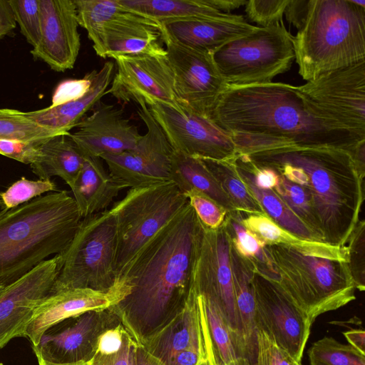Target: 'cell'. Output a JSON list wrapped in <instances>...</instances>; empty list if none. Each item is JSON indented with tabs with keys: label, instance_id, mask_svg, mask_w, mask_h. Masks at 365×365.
<instances>
[{
	"label": "cell",
	"instance_id": "obj_56",
	"mask_svg": "<svg viewBox=\"0 0 365 365\" xmlns=\"http://www.w3.org/2000/svg\"><path fill=\"white\" fill-rule=\"evenodd\" d=\"M298 365H302V363L299 364Z\"/></svg>",
	"mask_w": 365,
	"mask_h": 365
},
{
	"label": "cell",
	"instance_id": "obj_29",
	"mask_svg": "<svg viewBox=\"0 0 365 365\" xmlns=\"http://www.w3.org/2000/svg\"><path fill=\"white\" fill-rule=\"evenodd\" d=\"M171 181L184 193L190 190L210 197L228 214L237 215L232 204L200 158L173 152Z\"/></svg>",
	"mask_w": 365,
	"mask_h": 365
},
{
	"label": "cell",
	"instance_id": "obj_13",
	"mask_svg": "<svg viewBox=\"0 0 365 365\" xmlns=\"http://www.w3.org/2000/svg\"><path fill=\"white\" fill-rule=\"evenodd\" d=\"M252 269L257 330L265 332L297 362L301 363L312 324L274 282L257 273L253 267Z\"/></svg>",
	"mask_w": 365,
	"mask_h": 365
},
{
	"label": "cell",
	"instance_id": "obj_42",
	"mask_svg": "<svg viewBox=\"0 0 365 365\" xmlns=\"http://www.w3.org/2000/svg\"><path fill=\"white\" fill-rule=\"evenodd\" d=\"M287 351L279 347L265 332L257 331V347L253 365H298Z\"/></svg>",
	"mask_w": 365,
	"mask_h": 365
},
{
	"label": "cell",
	"instance_id": "obj_14",
	"mask_svg": "<svg viewBox=\"0 0 365 365\" xmlns=\"http://www.w3.org/2000/svg\"><path fill=\"white\" fill-rule=\"evenodd\" d=\"M113 59L116 73L107 93L125 103L133 101L148 106L157 101L184 113L175 94L173 74L166 56L122 55Z\"/></svg>",
	"mask_w": 365,
	"mask_h": 365
},
{
	"label": "cell",
	"instance_id": "obj_3",
	"mask_svg": "<svg viewBox=\"0 0 365 365\" xmlns=\"http://www.w3.org/2000/svg\"><path fill=\"white\" fill-rule=\"evenodd\" d=\"M255 165L283 163L301 168L324 241L345 246L359 223L363 177L351 152L331 146L277 143L245 154Z\"/></svg>",
	"mask_w": 365,
	"mask_h": 365
},
{
	"label": "cell",
	"instance_id": "obj_7",
	"mask_svg": "<svg viewBox=\"0 0 365 365\" xmlns=\"http://www.w3.org/2000/svg\"><path fill=\"white\" fill-rule=\"evenodd\" d=\"M115 242L112 207L82 218L71 243L58 254L61 269L50 294L76 288L110 289L116 282Z\"/></svg>",
	"mask_w": 365,
	"mask_h": 365
},
{
	"label": "cell",
	"instance_id": "obj_46",
	"mask_svg": "<svg viewBox=\"0 0 365 365\" xmlns=\"http://www.w3.org/2000/svg\"><path fill=\"white\" fill-rule=\"evenodd\" d=\"M137 346L138 343L126 331L119 351L108 356L94 354L90 361L93 365H135Z\"/></svg>",
	"mask_w": 365,
	"mask_h": 365
},
{
	"label": "cell",
	"instance_id": "obj_9",
	"mask_svg": "<svg viewBox=\"0 0 365 365\" xmlns=\"http://www.w3.org/2000/svg\"><path fill=\"white\" fill-rule=\"evenodd\" d=\"M292 37L283 23L256 26L217 49L212 58L227 85L269 83L290 69L294 59Z\"/></svg>",
	"mask_w": 365,
	"mask_h": 365
},
{
	"label": "cell",
	"instance_id": "obj_54",
	"mask_svg": "<svg viewBox=\"0 0 365 365\" xmlns=\"http://www.w3.org/2000/svg\"><path fill=\"white\" fill-rule=\"evenodd\" d=\"M4 286H2V285H0V294L1 292L3 291V289H4Z\"/></svg>",
	"mask_w": 365,
	"mask_h": 365
},
{
	"label": "cell",
	"instance_id": "obj_48",
	"mask_svg": "<svg viewBox=\"0 0 365 365\" xmlns=\"http://www.w3.org/2000/svg\"><path fill=\"white\" fill-rule=\"evenodd\" d=\"M311 0H289L284 14L287 21L297 30L302 29L307 19Z\"/></svg>",
	"mask_w": 365,
	"mask_h": 365
},
{
	"label": "cell",
	"instance_id": "obj_25",
	"mask_svg": "<svg viewBox=\"0 0 365 365\" xmlns=\"http://www.w3.org/2000/svg\"><path fill=\"white\" fill-rule=\"evenodd\" d=\"M114 63L108 61L97 71L88 91L78 99L41 110L26 112V116L38 124L61 135H67L85 115L107 94L114 75Z\"/></svg>",
	"mask_w": 365,
	"mask_h": 365
},
{
	"label": "cell",
	"instance_id": "obj_43",
	"mask_svg": "<svg viewBox=\"0 0 365 365\" xmlns=\"http://www.w3.org/2000/svg\"><path fill=\"white\" fill-rule=\"evenodd\" d=\"M348 242L347 247L350 267L355 282L356 288L360 291L364 290V262L360 259V256H364V222H359Z\"/></svg>",
	"mask_w": 365,
	"mask_h": 365
},
{
	"label": "cell",
	"instance_id": "obj_34",
	"mask_svg": "<svg viewBox=\"0 0 365 365\" xmlns=\"http://www.w3.org/2000/svg\"><path fill=\"white\" fill-rule=\"evenodd\" d=\"M310 365H365V355L349 344L324 336L308 351Z\"/></svg>",
	"mask_w": 365,
	"mask_h": 365
},
{
	"label": "cell",
	"instance_id": "obj_50",
	"mask_svg": "<svg viewBox=\"0 0 365 365\" xmlns=\"http://www.w3.org/2000/svg\"><path fill=\"white\" fill-rule=\"evenodd\" d=\"M343 334L349 345L365 355V331L363 329H351Z\"/></svg>",
	"mask_w": 365,
	"mask_h": 365
},
{
	"label": "cell",
	"instance_id": "obj_23",
	"mask_svg": "<svg viewBox=\"0 0 365 365\" xmlns=\"http://www.w3.org/2000/svg\"><path fill=\"white\" fill-rule=\"evenodd\" d=\"M160 23V34L187 47L211 53L256 28L247 23L242 15L237 14L220 19H195Z\"/></svg>",
	"mask_w": 365,
	"mask_h": 365
},
{
	"label": "cell",
	"instance_id": "obj_1",
	"mask_svg": "<svg viewBox=\"0 0 365 365\" xmlns=\"http://www.w3.org/2000/svg\"><path fill=\"white\" fill-rule=\"evenodd\" d=\"M202 232L188 202L142 247L118 279L127 284L128 293L110 309L138 344L185 303Z\"/></svg>",
	"mask_w": 365,
	"mask_h": 365
},
{
	"label": "cell",
	"instance_id": "obj_4",
	"mask_svg": "<svg viewBox=\"0 0 365 365\" xmlns=\"http://www.w3.org/2000/svg\"><path fill=\"white\" fill-rule=\"evenodd\" d=\"M267 264L254 268L274 282L308 317L315 319L356 299L347 247L304 240L264 247Z\"/></svg>",
	"mask_w": 365,
	"mask_h": 365
},
{
	"label": "cell",
	"instance_id": "obj_38",
	"mask_svg": "<svg viewBox=\"0 0 365 365\" xmlns=\"http://www.w3.org/2000/svg\"><path fill=\"white\" fill-rule=\"evenodd\" d=\"M50 191H56V185L52 180H32L23 177L0 192L1 205L3 210H9Z\"/></svg>",
	"mask_w": 365,
	"mask_h": 365
},
{
	"label": "cell",
	"instance_id": "obj_37",
	"mask_svg": "<svg viewBox=\"0 0 365 365\" xmlns=\"http://www.w3.org/2000/svg\"><path fill=\"white\" fill-rule=\"evenodd\" d=\"M241 224L250 230L264 245H292L306 239L287 231L266 214H238Z\"/></svg>",
	"mask_w": 365,
	"mask_h": 365
},
{
	"label": "cell",
	"instance_id": "obj_19",
	"mask_svg": "<svg viewBox=\"0 0 365 365\" xmlns=\"http://www.w3.org/2000/svg\"><path fill=\"white\" fill-rule=\"evenodd\" d=\"M128 292L124 281L118 279L106 292L76 288L51 293L35 308L26 337L32 346H37L43 334L58 323L87 312L108 309L120 302Z\"/></svg>",
	"mask_w": 365,
	"mask_h": 365
},
{
	"label": "cell",
	"instance_id": "obj_51",
	"mask_svg": "<svg viewBox=\"0 0 365 365\" xmlns=\"http://www.w3.org/2000/svg\"><path fill=\"white\" fill-rule=\"evenodd\" d=\"M213 6L226 14H230V11L245 6L246 0H210Z\"/></svg>",
	"mask_w": 365,
	"mask_h": 365
},
{
	"label": "cell",
	"instance_id": "obj_31",
	"mask_svg": "<svg viewBox=\"0 0 365 365\" xmlns=\"http://www.w3.org/2000/svg\"><path fill=\"white\" fill-rule=\"evenodd\" d=\"M200 159L217 181L237 213L265 214L240 177L233 157L224 160Z\"/></svg>",
	"mask_w": 365,
	"mask_h": 365
},
{
	"label": "cell",
	"instance_id": "obj_24",
	"mask_svg": "<svg viewBox=\"0 0 365 365\" xmlns=\"http://www.w3.org/2000/svg\"><path fill=\"white\" fill-rule=\"evenodd\" d=\"M128 185L113 176L99 157L84 156L82 168L71 187L82 218L108 210Z\"/></svg>",
	"mask_w": 365,
	"mask_h": 365
},
{
	"label": "cell",
	"instance_id": "obj_30",
	"mask_svg": "<svg viewBox=\"0 0 365 365\" xmlns=\"http://www.w3.org/2000/svg\"><path fill=\"white\" fill-rule=\"evenodd\" d=\"M233 161L240 177L269 217L278 225L299 237L321 241L314 232L288 207L274 190H262L255 185L248 172L237 159L236 155L233 157Z\"/></svg>",
	"mask_w": 365,
	"mask_h": 365
},
{
	"label": "cell",
	"instance_id": "obj_33",
	"mask_svg": "<svg viewBox=\"0 0 365 365\" xmlns=\"http://www.w3.org/2000/svg\"><path fill=\"white\" fill-rule=\"evenodd\" d=\"M58 133L43 127L26 116V112L0 108V139L41 145Z\"/></svg>",
	"mask_w": 365,
	"mask_h": 365
},
{
	"label": "cell",
	"instance_id": "obj_22",
	"mask_svg": "<svg viewBox=\"0 0 365 365\" xmlns=\"http://www.w3.org/2000/svg\"><path fill=\"white\" fill-rule=\"evenodd\" d=\"M114 316L110 308L87 312L61 331L45 333L38 346L32 348L53 363L88 361L95 354L99 335L110 327L109 321Z\"/></svg>",
	"mask_w": 365,
	"mask_h": 365
},
{
	"label": "cell",
	"instance_id": "obj_15",
	"mask_svg": "<svg viewBox=\"0 0 365 365\" xmlns=\"http://www.w3.org/2000/svg\"><path fill=\"white\" fill-rule=\"evenodd\" d=\"M148 107L175 151L217 160L237 154L232 135L210 119L179 112L157 101Z\"/></svg>",
	"mask_w": 365,
	"mask_h": 365
},
{
	"label": "cell",
	"instance_id": "obj_2",
	"mask_svg": "<svg viewBox=\"0 0 365 365\" xmlns=\"http://www.w3.org/2000/svg\"><path fill=\"white\" fill-rule=\"evenodd\" d=\"M208 119L231 135L352 152L365 138L320 116L299 87L282 82L226 85Z\"/></svg>",
	"mask_w": 365,
	"mask_h": 365
},
{
	"label": "cell",
	"instance_id": "obj_32",
	"mask_svg": "<svg viewBox=\"0 0 365 365\" xmlns=\"http://www.w3.org/2000/svg\"><path fill=\"white\" fill-rule=\"evenodd\" d=\"M199 294L216 365H226L237 357H242L237 335L220 307L207 296Z\"/></svg>",
	"mask_w": 365,
	"mask_h": 365
},
{
	"label": "cell",
	"instance_id": "obj_16",
	"mask_svg": "<svg viewBox=\"0 0 365 365\" xmlns=\"http://www.w3.org/2000/svg\"><path fill=\"white\" fill-rule=\"evenodd\" d=\"M60 269L56 255L4 287L0 294V349L14 338L26 337L33 312L50 294Z\"/></svg>",
	"mask_w": 365,
	"mask_h": 365
},
{
	"label": "cell",
	"instance_id": "obj_45",
	"mask_svg": "<svg viewBox=\"0 0 365 365\" xmlns=\"http://www.w3.org/2000/svg\"><path fill=\"white\" fill-rule=\"evenodd\" d=\"M40 145L32 143L0 139V154L22 163L31 165L41 156Z\"/></svg>",
	"mask_w": 365,
	"mask_h": 365
},
{
	"label": "cell",
	"instance_id": "obj_36",
	"mask_svg": "<svg viewBox=\"0 0 365 365\" xmlns=\"http://www.w3.org/2000/svg\"><path fill=\"white\" fill-rule=\"evenodd\" d=\"M237 215L227 214L225 221L234 250L240 257L250 261L255 267H265L267 262L264 245L241 224Z\"/></svg>",
	"mask_w": 365,
	"mask_h": 365
},
{
	"label": "cell",
	"instance_id": "obj_53",
	"mask_svg": "<svg viewBox=\"0 0 365 365\" xmlns=\"http://www.w3.org/2000/svg\"><path fill=\"white\" fill-rule=\"evenodd\" d=\"M226 365H253L247 358L237 357Z\"/></svg>",
	"mask_w": 365,
	"mask_h": 365
},
{
	"label": "cell",
	"instance_id": "obj_26",
	"mask_svg": "<svg viewBox=\"0 0 365 365\" xmlns=\"http://www.w3.org/2000/svg\"><path fill=\"white\" fill-rule=\"evenodd\" d=\"M232 287L235 299L237 335L242 356L252 364L257 347L255 301L252 288L251 263L231 249Z\"/></svg>",
	"mask_w": 365,
	"mask_h": 365
},
{
	"label": "cell",
	"instance_id": "obj_27",
	"mask_svg": "<svg viewBox=\"0 0 365 365\" xmlns=\"http://www.w3.org/2000/svg\"><path fill=\"white\" fill-rule=\"evenodd\" d=\"M41 156L31 168L41 180L58 176L71 187L82 168L84 156L67 135L54 136L40 145Z\"/></svg>",
	"mask_w": 365,
	"mask_h": 365
},
{
	"label": "cell",
	"instance_id": "obj_6",
	"mask_svg": "<svg viewBox=\"0 0 365 365\" xmlns=\"http://www.w3.org/2000/svg\"><path fill=\"white\" fill-rule=\"evenodd\" d=\"M292 43L299 74L307 81L365 61V8L352 0H311Z\"/></svg>",
	"mask_w": 365,
	"mask_h": 365
},
{
	"label": "cell",
	"instance_id": "obj_47",
	"mask_svg": "<svg viewBox=\"0 0 365 365\" xmlns=\"http://www.w3.org/2000/svg\"><path fill=\"white\" fill-rule=\"evenodd\" d=\"M125 332L120 323L104 330L98 338L95 354L108 356L119 351L123 345Z\"/></svg>",
	"mask_w": 365,
	"mask_h": 365
},
{
	"label": "cell",
	"instance_id": "obj_49",
	"mask_svg": "<svg viewBox=\"0 0 365 365\" xmlns=\"http://www.w3.org/2000/svg\"><path fill=\"white\" fill-rule=\"evenodd\" d=\"M16 22L9 0H0V39L9 34Z\"/></svg>",
	"mask_w": 365,
	"mask_h": 365
},
{
	"label": "cell",
	"instance_id": "obj_21",
	"mask_svg": "<svg viewBox=\"0 0 365 365\" xmlns=\"http://www.w3.org/2000/svg\"><path fill=\"white\" fill-rule=\"evenodd\" d=\"M69 136L83 156L118 154L135 147L142 135L123 109L99 101Z\"/></svg>",
	"mask_w": 365,
	"mask_h": 365
},
{
	"label": "cell",
	"instance_id": "obj_35",
	"mask_svg": "<svg viewBox=\"0 0 365 365\" xmlns=\"http://www.w3.org/2000/svg\"><path fill=\"white\" fill-rule=\"evenodd\" d=\"M274 189L288 207L314 232L321 241L324 242L308 192L281 175H279V181Z\"/></svg>",
	"mask_w": 365,
	"mask_h": 365
},
{
	"label": "cell",
	"instance_id": "obj_12",
	"mask_svg": "<svg viewBox=\"0 0 365 365\" xmlns=\"http://www.w3.org/2000/svg\"><path fill=\"white\" fill-rule=\"evenodd\" d=\"M138 116L147 128L135 147L118 154L101 158L109 172L129 187H145L171 181V161L174 152L148 107L141 105Z\"/></svg>",
	"mask_w": 365,
	"mask_h": 365
},
{
	"label": "cell",
	"instance_id": "obj_41",
	"mask_svg": "<svg viewBox=\"0 0 365 365\" xmlns=\"http://www.w3.org/2000/svg\"><path fill=\"white\" fill-rule=\"evenodd\" d=\"M289 0H249L245 6L247 18L258 27H268L282 23Z\"/></svg>",
	"mask_w": 365,
	"mask_h": 365
},
{
	"label": "cell",
	"instance_id": "obj_39",
	"mask_svg": "<svg viewBox=\"0 0 365 365\" xmlns=\"http://www.w3.org/2000/svg\"><path fill=\"white\" fill-rule=\"evenodd\" d=\"M21 33L34 48L41 38L39 0H9Z\"/></svg>",
	"mask_w": 365,
	"mask_h": 365
},
{
	"label": "cell",
	"instance_id": "obj_17",
	"mask_svg": "<svg viewBox=\"0 0 365 365\" xmlns=\"http://www.w3.org/2000/svg\"><path fill=\"white\" fill-rule=\"evenodd\" d=\"M231 249L232 241L225 222L215 230L203 226L194 271V284L199 292L210 297L220 307L239 342L232 287Z\"/></svg>",
	"mask_w": 365,
	"mask_h": 365
},
{
	"label": "cell",
	"instance_id": "obj_8",
	"mask_svg": "<svg viewBox=\"0 0 365 365\" xmlns=\"http://www.w3.org/2000/svg\"><path fill=\"white\" fill-rule=\"evenodd\" d=\"M187 203L184 193L169 181L131 187L113 205L116 223L113 264L116 281L142 247Z\"/></svg>",
	"mask_w": 365,
	"mask_h": 365
},
{
	"label": "cell",
	"instance_id": "obj_55",
	"mask_svg": "<svg viewBox=\"0 0 365 365\" xmlns=\"http://www.w3.org/2000/svg\"><path fill=\"white\" fill-rule=\"evenodd\" d=\"M0 365H3V364L0 362Z\"/></svg>",
	"mask_w": 365,
	"mask_h": 365
},
{
	"label": "cell",
	"instance_id": "obj_52",
	"mask_svg": "<svg viewBox=\"0 0 365 365\" xmlns=\"http://www.w3.org/2000/svg\"><path fill=\"white\" fill-rule=\"evenodd\" d=\"M34 351V354L36 356L38 365H93L91 362V361H77V362H73V363H64V364H58V363H53L48 361L45 360L41 354L38 353V351L36 349H33Z\"/></svg>",
	"mask_w": 365,
	"mask_h": 365
},
{
	"label": "cell",
	"instance_id": "obj_10",
	"mask_svg": "<svg viewBox=\"0 0 365 365\" xmlns=\"http://www.w3.org/2000/svg\"><path fill=\"white\" fill-rule=\"evenodd\" d=\"M298 87L320 116L365 138V61L322 74Z\"/></svg>",
	"mask_w": 365,
	"mask_h": 365
},
{
	"label": "cell",
	"instance_id": "obj_5",
	"mask_svg": "<svg viewBox=\"0 0 365 365\" xmlns=\"http://www.w3.org/2000/svg\"><path fill=\"white\" fill-rule=\"evenodd\" d=\"M81 219L66 190L0 211V285L16 282L50 255L65 251Z\"/></svg>",
	"mask_w": 365,
	"mask_h": 365
},
{
	"label": "cell",
	"instance_id": "obj_44",
	"mask_svg": "<svg viewBox=\"0 0 365 365\" xmlns=\"http://www.w3.org/2000/svg\"><path fill=\"white\" fill-rule=\"evenodd\" d=\"M97 70H93L81 79L61 81L56 88L51 106H56L78 99L90 88Z\"/></svg>",
	"mask_w": 365,
	"mask_h": 365
},
{
	"label": "cell",
	"instance_id": "obj_28",
	"mask_svg": "<svg viewBox=\"0 0 365 365\" xmlns=\"http://www.w3.org/2000/svg\"><path fill=\"white\" fill-rule=\"evenodd\" d=\"M125 8L158 22L184 19H220L232 14L216 9L210 0H118Z\"/></svg>",
	"mask_w": 365,
	"mask_h": 365
},
{
	"label": "cell",
	"instance_id": "obj_11",
	"mask_svg": "<svg viewBox=\"0 0 365 365\" xmlns=\"http://www.w3.org/2000/svg\"><path fill=\"white\" fill-rule=\"evenodd\" d=\"M174 79L178 103L184 113L208 118L226 83L212 53L178 43L160 34Z\"/></svg>",
	"mask_w": 365,
	"mask_h": 365
},
{
	"label": "cell",
	"instance_id": "obj_18",
	"mask_svg": "<svg viewBox=\"0 0 365 365\" xmlns=\"http://www.w3.org/2000/svg\"><path fill=\"white\" fill-rule=\"evenodd\" d=\"M165 364L182 351H197L216 365L200 295L194 282L182 307L141 344Z\"/></svg>",
	"mask_w": 365,
	"mask_h": 365
},
{
	"label": "cell",
	"instance_id": "obj_20",
	"mask_svg": "<svg viewBox=\"0 0 365 365\" xmlns=\"http://www.w3.org/2000/svg\"><path fill=\"white\" fill-rule=\"evenodd\" d=\"M39 9L41 38L31 53L55 71L72 69L81 48L73 0H39Z\"/></svg>",
	"mask_w": 365,
	"mask_h": 365
},
{
	"label": "cell",
	"instance_id": "obj_40",
	"mask_svg": "<svg viewBox=\"0 0 365 365\" xmlns=\"http://www.w3.org/2000/svg\"><path fill=\"white\" fill-rule=\"evenodd\" d=\"M184 195L205 227L215 230L224 224L227 212L210 197L195 190H188Z\"/></svg>",
	"mask_w": 365,
	"mask_h": 365
}]
</instances>
